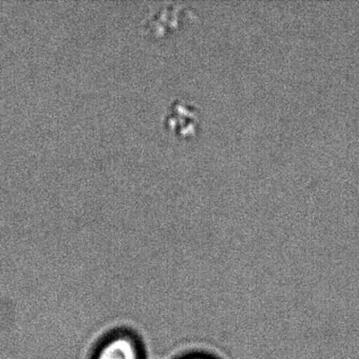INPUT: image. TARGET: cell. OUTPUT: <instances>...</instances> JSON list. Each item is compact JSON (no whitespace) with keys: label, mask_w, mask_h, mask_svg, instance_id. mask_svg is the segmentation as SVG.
<instances>
[{"label":"cell","mask_w":359,"mask_h":359,"mask_svg":"<svg viewBox=\"0 0 359 359\" xmlns=\"http://www.w3.org/2000/svg\"><path fill=\"white\" fill-rule=\"evenodd\" d=\"M93 359H146L144 344L135 334L118 331L102 340Z\"/></svg>","instance_id":"7a4b0ae2"},{"label":"cell","mask_w":359,"mask_h":359,"mask_svg":"<svg viewBox=\"0 0 359 359\" xmlns=\"http://www.w3.org/2000/svg\"><path fill=\"white\" fill-rule=\"evenodd\" d=\"M163 127L178 137H193L201 129V112L194 104L174 98L165 111Z\"/></svg>","instance_id":"6da1fadb"},{"label":"cell","mask_w":359,"mask_h":359,"mask_svg":"<svg viewBox=\"0 0 359 359\" xmlns=\"http://www.w3.org/2000/svg\"><path fill=\"white\" fill-rule=\"evenodd\" d=\"M176 359H222L220 357L216 356L205 351H191V352L184 353L180 355Z\"/></svg>","instance_id":"277c9868"},{"label":"cell","mask_w":359,"mask_h":359,"mask_svg":"<svg viewBox=\"0 0 359 359\" xmlns=\"http://www.w3.org/2000/svg\"><path fill=\"white\" fill-rule=\"evenodd\" d=\"M194 14L188 6L182 4H168L159 8L149 20L148 27L151 32L157 35L165 34L168 31L177 28V25L184 20L187 14Z\"/></svg>","instance_id":"3957f363"}]
</instances>
